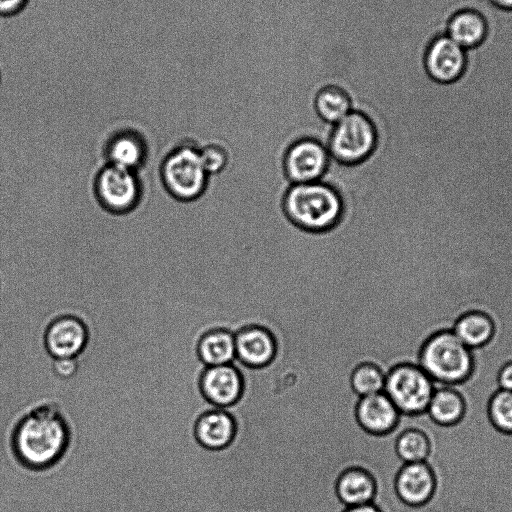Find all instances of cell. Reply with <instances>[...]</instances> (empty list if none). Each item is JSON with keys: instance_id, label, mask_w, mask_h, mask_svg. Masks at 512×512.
Returning a JSON list of instances; mask_svg holds the SVG:
<instances>
[{"instance_id": "ac0fdd59", "label": "cell", "mask_w": 512, "mask_h": 512, "mask_svg": "<svg viewBox=\"0 0 512 512\" xmlns=\"http://www.w3.org/2000/svg\"><path fill=\"white\" fill-rule=\"evenodd\" d=\"M235 432L233 418L223 409L213 407L199 417L195 425V437L200 445L217 450L226 447Z\"/></svg>"}, {"instance_id": "7a4b0ae2", "label": "cell", "mask_w": 512, "mask_h": 512, "mask_svg": "<svg viewBox=\"0 0 512 512\" xmlns=\"http://www.w3.org/2000/svg\"><path fill=\"white\" fill-rule=\"evenodd\" d=\"M282 208L293 225L312 233L334 228L343 215L340 194L322 180L291 184L283 196Z\"/></svg>"}, {"instance_id": "4fadbf2b", "label": "cell", "mask_w": 512, "mask_h": 512, "mask_svg": "<svg viewBox=\"0 0 512 512\" xmlns=\"http://www.w3.org/2000/svg\"><path fill=\"white\" fill-rule=\"evenodd\" d=\"M204 398L217 408L234 404L242 392V378L233 364L206 366L200 377Z\"/></svg>"}, {"instance_id": "44dd1931", "label": "cell", "mask_w": 512, "mask_h": 512, "mask_svg": "<svg viewBox=\"0 0 512 512\" xmlns=\"http://www.w3.org/2000/svg\"><path fill=\"white\" fill-rule=\"evenodd\" d=\"M197 353L205 366L231 364L236 358L235 334L213 329L201 336Z\"/></svg>"}, {"instance_id": "ba28073f", "label": "cell", "mask_w": 512, "mask_h": 512, "mask_svg": "<svg viewBox=\"0 0 512 512\" xmlns=\"http://www.w3.org/2000/svg\"><path fill=\"white\" fill-rule=\"evenodd\" d=\"M331 156L327 146L315 138H300L289 145L283 157V171L290 184L322 180Z\"/></svg>"}, {"instance_id": "4dcf8cb0", "label": "cell", "mask_w": 512, "mask_h": 512, "mask_svg": "<svg viewBox=\"0 0 512 512\" xmlns=\"http://www.w3.org/2000/svg\"><path fill=\"white\" fill-rule=\"evenodd\" d=\"M494 6L505 10L512 11V0H489Z\"/></svg>"}, {"instance_id": "d4e9b609", "label": "cell", "mask_w": 512, "mask_h": 512, "mask_svg": "<svg viewBox=\"0 0 512 512\" xmlns=\"http://www.w3.org/2000/svg\"><path fill=\"white\" fill-rule=\"evenodd\" d=\"M386 375L370 363L359 365L352 373L351 385L360 396H369L384 391Z\"/></svg>"}, {"instance_id": "1f68e13d", "label": "cell", "mask_w": 512, "mask_h": 512, "mask_svg": "<svg viewBox=\"0 0 512 512\" xmlns=\"http://www.w3.org/2000/svg\"><path fill=\"white\" fill-rule=\"evenodd\" d=\"M1 81H2V73H1V70H0V85H1Z\"/></svg>"}, {"instance_id": "8fae6325", "label": "cell", "mask_w": 512, "mask_h": 512, "mask_svg": "<svg viewBox=\"0 0 512 512\" xmlns=\"http://www.w3.org/2000/svg\"><path fill=\"white\" fill-rule=\"evenodd\" d=\"M89 330L80 318L63 315L46 329L44 343L52 358H78L89 343Z\"/></svg>"}, {"instance_id": "9a60e30c", "label": "cell", "mask_w": 512, "mask_h": 512, "mask_svg": "<svg viewBox=\"0 0 512 512\" xmlns=\"http://www.w3.org/2000/svg\"><path fill=\"white\" fill-rule=\"evenodd\" d=\"M236 359L250 367L267 365L275 354L270 332L259 326H247L235 333Z\"/></svg>"}, {"instance_id": "5b68a950", "label": "cell", "mask_w": 512, "mask_h": 512, "mask_svg": "<svg viewBox=\"0 0 512 512\" xmlns=\"http://www.w3.org/2000/svg\"><path fill=\"white\" fill-rule=\"evenodd\" d=\"M377 142V130L370 117L352 110L331 126L326 146L334 161L353 166L366 161L374 153Z\"/></svg>"}, {"instance_id": "4316f807", "label": "cell", "mask_w": 512, "mask_h": 512, "mask_svg": "<svg viewBox=\"0 0 512 512\" xmlns=\"http://www.w3.org/2000/svg\"><path fill=\"white\" fill-rule=\"evenodd\" d=\"M79 368V358H54L52 362V370L56 377L65 381L75 378Z\"/></svg>"}, {"instance_id": "6da1fadb", "label": "cell", "mask_w": 512, "mask_h": 512, "mask_svg": "<svg viewBox=\"0 0 512 512\" xmlns=\"http://www.w3.org/2000/svg\"><path fill=\"white\" fill-rule=\"evenodd\" d=\"M71 427L61 408L44 403L27 412L12 434V449L18 463L32 471L55 467L71 445Z\"/></svg>"}, {"instance_id": "3957f363", "label": "cell", "mask_w": 512, "mask_h": 512, "mask_svg": "<svg viewBox=\"0 0 512 512\" xmlns=\"http://www.w3.org/2000/svg\"><path fill=\"white\" fill-rule=\"evenodd\" d=\"M417 364L436 385L456 386L466 382L474 370L473 350L450 328L431 333L422 343Z\"/></svg>"}, {"instance_id": "f546056e", "label": "cell", "mask_w": 512, "mask_h": 512, "mask_svg": "<svg viewBox=\"0 0 512 512\" xmlns=\"http://www.w3.org/2000/svg\"><path fill=\"white\" fill-rule=\"evenodd\" d=\"M342 512H382L374 503L347 507Z\"/></svg>"}, {"instance_id": "5bb4252c", "label": "cell", "mask_w": 512, "mask_h": 512, "mask_svg": "<svg viewBox=\"0 0 512 512\" xmlns=\"http://www.w3.org/2000/svg\"><path fill=\"white\" fill-rule=\"evenodd\" d=\"M356 414L365 430L378 435L391 432L398 425L401 416L384 392L361 397Z\"/></svg>"}, {"instance_id": "52a82bcc", "label": "cell", "mask_w": 512, "mask_h": 512, "mask_svg": "<svg viewBox=\"0 0 512 512\" xmlns=\"http://www.w3.org/2000/svg\"><path fill=\"white\" fill-rule=\"evenodd\" d=\"M94 187L100 205L114 214L132 211L142 197V183L138 172L109 163L99 170Z\"/></svg>"}, {"instance_id": "ffe728a7", "label": "cell", "mask_w": 512, "mask_h": 512, "mask_svg": "<svg viewBox=\"0 0 512 512\" xmlns=\"http://www.w3.org/2000/svg\"><path fill=\"white\" fill-rule=\"evenodd\" d=\"M313 108L318 118L331 126L353 110L352 99L347 90L331 83L324 84L316 90Z\"/></svg>"}, {"instance_id": "7402d4cb", "label": "cell", "mask_w": 512, "mask_h": 512, "mask_svg": "<svg viewBox=\"0 0 512 512\" xmlns=\"http://www.w3.org/2000/svg\"><path fill=\"white\" fill-rule=\"evenodd\" d=\"M375 490L373 478L362 469L344 472L337 484L338 496L347 507L373 502Z\"/></svg>"}, {"instance_id": "d6986e66", "label": "cell", "mask_w": 512, "mask_h": 512, "mask_svg": "<svg viewBox=\"0 0 512 512\" xmlns=\"http://www.w3.org/2000/svg\"><path fill=\"white\" fill-rule=\"evenodd\" d=\"M464 396L453 386L436 385L428 404L426 415L436 425L450 427L465 416Z\"/></svg>"}, {"instance_id": "603a6c76", "label": "cell", "mask_w": 512, "mask_h": 512, "mask_svg": "<svg viewBox=\"0 0 512 512\" xmlns=\"http://www.w3.org/2000/svg\"><path fill=\"white\" fill-rule=\"evenodd\" d=\"M431 448V440L427 433L413 425L398 435L395 444L396 453L404 463L427 461Z\"/></svg>"}, {"instance_id": "7c38bea8", "label": "cell", "mask_w": 512, "mask_h": 512, "mask_svg": "<svg viewBox=\"0 0 512 512\" xmlns=\"http://www.w3.org/2000/svg\"><path fill=\"white\" fill-rule=\"evenodd\" d=\"M436 486L435 473L427 461L404 463L395 479L396 494L409 507H420L429 502Z\"/></svg>"}, {"instance_id": "83f0119b", "label": "cell", "mask_w": 512, "mask_h": 512, "mask_svg": "<svg viewBox=\"0 0 512 512\" xmlns=\"http://www.w3.org/2000/svg\"><path fill=\"white\" fill-rule=\"evenodd\" d=\"M29 0H0V17L9 18L21 13Z\"/></svg>"}, {"instance_id": "f1b7e54d", "label": "cell", "mask_w": 512, "mask_h": 512, "mask_svg": "<svg viewBox=\"0 0 512 512\" xmlns=\"http://www.w3.org/2000/svg\"><path fill=\"white\" fill-rule=\"evenodd\" d=\"M496 382L498 389L512 392V359L499 367Z\"/></svg>"}, {"instance_id": "9c48e42d", "label": "cell", "mask_w": 512, "mask_h": 512, "mask_svg": "<svg viewBox=\"0 0 512 512\" xmlns=\"http://www.w3.org/2000/svg\"><path fill=\"white\" fill-rule=\"evenodd\" d=\"M165 122L149 130L135 126L116 129L105 145L107 163L132 171L140 170L149 155V134Z\"/></svg>"}, {"instance_id": "8992f818", "label": "cell", "mask_w": 512, "mask_h": 512, "mask_svg": "<svg viewBox=\"0 0 512 512\" xmlns=\"http://www.w3.org/2000/svg\"><path fill=\"white\" fill-rule=\"evenodd\" d=\"M435 388L417 363H402L387 373L383 392L401 414L416 416L426 413Z\"/></svg>"}, {"instance_id": "484cf974", "label": "cell", "mask_w": 512, "mask_h": 512, "mask_svg": "<svg viewBox=\"0 0 512 512\" xmlns=\"http://www.w3.org/2000/svg\"><path fill=\"white\" fill-rule=\"evenodd\" d=\"M200 159L209 176L219 174L228 165L227 150L218 143H207L199 148Z\"/></svg>"}, {"instance_id": "277c9868", "label": "cell", "mask_w": 512, "mask_h": 512, "mask_svg": "<svg viewBox=\"0 0 512 512\" xmlns=\"http://www.w3.org/2000/svg\"><path fill=\"white\" fill-rule=\"evenodd\" d=\"M199 146L186 141L173 148L161 164V179L170 195L180 201H192L205 191L209 175L200 159Z\"/></svg>"}, {"instance_id": "30bf717a", "label": "cell", "mask_w": 512, "mask_h": 512, "mask_svg": "<svg viewBox=\"0 0 512 512\" xmlns=\"http://www.w3.org/2000/svg\"><path fill=\"white\" fill-rule=\"evenodd\" d=\"M466 64L467 50L445 33L436 36L425 51V71L434 82L439 84H451L457 81L463 75Z\"/></svg>"}, {"instance_id": "2e32d148", "label": "cell", "mask_w": 512, "mask_h": 512, "mask_svg": "<svg viewBox=\"0 0 512 512\" xmlns=\"http://www.w3.org/2000/svg\"><path fill=\"white\" fill-rule=\"evenodd\" d=\"M452 331L471 350L488 345L495 336L496 324L493 317L479 309L461 313L451 326Z\"/></svg>"}, {"instance_id": "e0dca14e", "label": "cell", "mask_w": 512, "mask_h": 512, "mask_svg": "<svg viewBox=\"0 0 512 512\" xmlns=\"http://www.w3.org/2000/svg\"><path fill=\"white\" fill-rule=\"evenodd\" d=\"M488 33L484 16L471 8L456 11L448 20L445 34L465 50L483 43Z\"/></svg>"}, {"instance_id": "cb8c5ba5", "label": "cell", "mask_w": 512, "mask_h": 512, "mask_svg": "<svg viewBox=\"0 0 512 512\" xmlns=\"http://www.w3.org/2000/svg\"><path fill=\"white\" fill-rule=\"evenodd\" d=\"M487 415L497 431L512 434V392L497 389L489 398Z\"/></svg>"}]
</instances>
